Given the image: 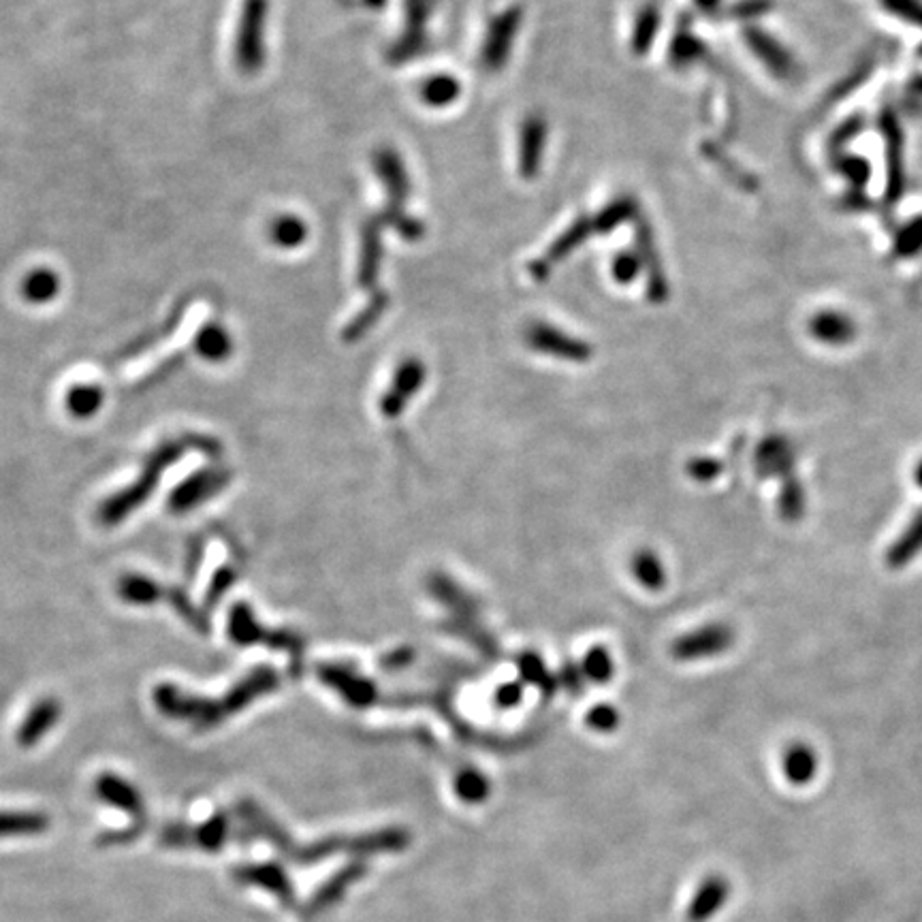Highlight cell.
I'll return each instance as SVG.
<instances>
[{
	"label": "cell",
	"mask_w": 922,
	"mask_h": 922,
	"mask_svg": "<svg viewBox=\"0 0 922 922\" xmlns=\"http://www.w3.org/2000/svg\"><path fill=\"white\" fill-rule=\"evenodd\" d=\"M278 683L280 679L276 671L269 669V666H259V669L250 671L242 681H237L225 696L203 698L184 692L176 683L163 681L154 688L152 698L154 707L161 711L165 718L186 722L197 730H210L229 720L233 713L244 711L248 705L257 701V698L274 692L278 688Z\"/></svg>",
	"instance_id": "obj_1"
},
{
	"label": "cell",
	"mask_w": 922,
	"mask_h": 922,
	"mask_svg": "<svg viewBox=\"0 0 922 922\" xmlns=\"http://www.w3.org/2000/svg\"><path fill=\"white\" fill-rule=\"evenodd\" d=\"M188 451H199L216 459L222 453V444L216 438L203 434H186L158 444V447L146 457V461H143L137 479L99 504L97 521L101 526L114 528L118 523L129 519L139 506L150 500L158 485H161L165 470L176 466Z\"/></svg>",
	"instance_id": "obj_2"
},
{
	"label": "cell",
	"mask_w": 922,
	"mask_h": 922,
	"mask_svg": "<svg viewBox=\"0 0 922 922\" xmlns=\"http://www.w3.org/2000/svg\"><path fill=\"white\" fill-rule=\"evenodd\" d=\"M94 792H97V797L101 801H105L111 807L122 809L124 814H129L133 818L131 829L107 833L99 841L101 846L124 844V841L135 839L143 831V826H146V803H143L139 788H135L129 780H124V777L116 773H103L97 777V782H94Z\"/></svg>",
	"instance_id": "obj_3"
},
{
	"label": "cell",
	"mask_w": 922,
	"mask_h": 922,
	"mask_svg": "<svg viewBox=\"0 0 922 922\" xmlns=\"http://www.w3.org/2000/svg\"><path fill=\"white\" fill-rule=\"evenodd\" d=\"M269 0H244L235 35V65L244 75L259 73L265 65V22Z\"/></svg>",
	"instance_id": "obj_4"
},
{
	"label": "cell",
	"mask_w": 922,
	"mask_h": 922,
	"mask_svg": "<svg viewBox=\"0 0 922 922\" xmlns=\"http://www.w3.org/2000/svg\"><path fill=\"white\" fill-rule=\"evenodd\" d=\"M735 645V630L724 622H711L683 634L673 645V656L681 662L720 658Z\"/></svg>",
	"instance_id": "obj_5"
},
{
	"label": "cell",
	"mask_w": 922,
	"mask_h": 922,
	"mask_svg": "<svg viewBox=\"0 0 922 922\" xmlns=\"http://www.w3.org/2000/svg\"><path fill=\"white\" fill-rule=\"evenodd\" d=\"M231 481V472L220 468V466H210L203 468L195 474H190L186 481H182L176 489L171 491V496L167 500L169 508L176 515H184L193 508L201 506L203 502H208L216 494H220Z\"/></svg>",
	"instance_id": "obj_6"
},
{
	"label": "cell",
	"mask_w": 922,
	"mask_h": 922,
	"mask_svg": "<svg viewBox=\"0 0 922 922\" xmlns=\"http://www.w3.org/2000/svg\"><path fill=\"white\" fill-rule=\"evenodd\" d=\"M229 637L237 645H254V643H267L269 647L280 649V651H289L291 656L297 654V643L291 637V634L284 632H272L263 628L257 619H254L252 609L244 602H237L235 607L229 611V622H227Z\"/></svg>",
	"instance_id": "obj_7"
},
{
	"label": "cell",
	"mask_w": 922,
	"mask_h": 922,
	"mask_svg": "<svg viewBox=\"0 0 922 922\" xmlns=\"http://www.w3.org/2000/svg\"><path fill=\"white\" fill-rule=\"evenodd\" d=\"M519 26H521L519 7L506 9L504 13L498 15V18H494V22L489 24L487 37L483 43V52H481V60L487 71L498 73L504 69L508 58H511Z\"/></svg>",
	"instance_id": "obj_8"
},
{
	"label": "cell",
	"mask_w": 922,
	"mask_h": 922,
	"mask_svg": "<svg viewBox=\"0 0 922 922\" xmlns=\"http://www.w3.org/2000/svg\"><path fill=\"white\" fill-rule=\"evenodd\" d=\"M526 340L534 351L558 357L562 361L585 363L592 357V348L587 342L568 336V333L555 329L547 323H532L526 331Z\"/></svg>",
	"instance_id": "obj_9"
},
{
	"label": "cell",
	"mask_w": 922,
	"mask_h": 922,
	"mask_svg": "<svg viewBox=\"0 0 922 922\" xmlns=\"http://www.w3.org/2000/svg\"><path fill=\"white\" fill-rule=\"evenodd\" d=\"M549 126L543 116L532 114L521 124L519 133V176L523 180H536L543 165V152L547 143Z\"/></svg>",
	"instance_id": "obj_10"
},
{
	"label": "cell",
	"mask_w": 922,
	"mask_h": 922,
	"mask_svg": "<svg viewBox=\"0 0 922 922\" xmlns=\"http://www.w3.org/2000/svg\"><path fill=\"white\" fill-rule=\"evenodd\" d=\"M634 225H637V254L643 269L647 272V297L654 301V304H662V301L669 297V282H666L664 269L658 257L654 233H651V227L643 218L634 220Z\"/></svg>",
	"instance_id": "obj_11"
},
{
	"label": "cell",
	"mask_w": 922,
	"mask_h": 922,
	"mask_svg": "<svg viewBox=\"0 0 922 922\" xmlns=\"http://www.w3.org/2000/svg\"><path fill=\"white\" fill-rule=\"evenodd\" d=\"M60 718H62V705L58 698L54 696L39 698V701L24 715L22 724L18 726V733H15V741H18L22 747L37 745L39 741L45 739V735L50 733V730L56 728Z\"/></svg>",
	"instance_id": "obj_12"
},
{
	"label": "cell",
	"mask_w": 922,
	"mask_h": 922,
	"mask_svg": "<svg viewBox=\"0 0 922 922\" xmlns=\"http://www.w3.org/2000/svg\"><path fill=\"white\" fill-rule=\"evenodd\" d=\"M432 7L434 0H406V30L391 50V60L406 62L421 54L425 45V22Z\"/></svg>",
	"instance_id": "obj_13"
},
{
	"label": "cell",
	"mask_w": 922,
	"mask_h": 922,
	"mask_svg": "<svg viewBox=\"0 0 922 922\" xmlns=\"http://www.w3.org/2000/svg\"><path fill=\"white\" fill-rule=\"evenodd\" d=\"M383 222L380 218H370L361 227V248H359V265H357V284L361 289L374 291L383 261Z\"/></svg>",
	"instance_id": "obj_14"
},
{
	"label": "cell",
	"mask_w": 922,
	"mask_h": 922,
	"mask_svg": "<svg viewBox=\"0 0 922 922\" xmlns=\"http://www.w3.org/2000/svg\"><path fill=\"white\" fill-rule=\"evenodd\" d=\"M374 169L376 176L383 182L387 195H389V205L393 208H404V203L410 195V180L406 167L402 163L400 154L391 148H380L374 152Z\"/></svg>",
	"instance_id": "obj_15"
},
{
	"label": "cell",
	"mask_w": 922,
	"mask_h": 922,
	"mask_svg": "<svg viewBox=\"0 0 922 922\" xmlns=\"http://www.w3.org/2000/svg\"><path fill=\"white\" fill-rule=\"evenodd\" d=\"M425 380V368L419 359H406L393 376V385L383 397V412L387 417H397L404 410L406 402L415 395Z\"/></svg>",
	"instance_id": "obj_16"
},
{
	"label": "cell",
	"mask_w": 922,
	"mask_h": 922,
	"mask_svg": "<svg viewBox=\"0 0 922 922\" xmlns=\"http://www.w3.org/2000/svg\"><path fill=\"white\" fill-rule=\"evenodd\" d=\"M797 464L792 442L784 436H769L756 451V470L760 476H786L792 479V470Z\"/></svg>",
	"instance_id": "obj_17"
},
{
	"label": "cell",
	"mask_w": 922,
	"mask_h": 922,
	"mask_svg": "<svg viewBox=\"0 0 922 922\" xmlns=\"http://www.w3.org/2000/svg\"><path fill=\"white\" fill-rule=\"evenodd\" d=\"M820 758L805 741H792L782 752V773L792 786H807L818 775Z\"/></svg>",
	"instance_id": "obj_18"
},
{
	"label": "cell",
	"mask_w": 922,
	"mask_h": 922,
	"mask_svg": "<svg viewBox=\"0 0 922 922\" xmlns=\"http://www.w3.org/2000/svg\"><path fill=\"white\" fill-rule=\"evenodd\" d=\"M922 553V508L910 519L903 532L886 549V566L901 570L910 566Z\"/></svg>",
	"instance_id": "obj_19"
},
{
	"label": "cell",
	"mask_w": 922,
	"mask_h": 922,
	"mask_svg": "<svg viewBox=\"0 0 922 922\" xmlns=\"http://www.w3.org/2000/svg\"><path fill=\"white\" fill-rule=\"evenodd\" d=\"M809 333L824 346H846L854 340L856 327L846 314L826 310L809 321Z\"/></svg>",
	"instance_id": "obj_20"
},
{
	"label": "cell",
	"mask_w": 922,
	"mask_h": 922,
	"mask_svg": "<svg viewBox=\"0 0 922 922\" xmlns=\"http://www.w3.org/2000/svg\"><path fill=\"white\" fill-rule=\"evenodd\" d=\"M745 41H747V45L752 47L754 54L762 62H765V65L777 77H790L794 73V60L790 58V54L773 37L765 35L762 30L747 28L745 30Z\"/></svg>",
	"instance_id": "obj_21"
},
{
	"label": "cell",
	"mask_w": 922,
	"mask_h": 922,
	"mask_svg": "<svg viewBox=\"0 0 922 922\" xmlns=\"http://www.w3.org/2000/svg\"><path fill=\"white\" fill-rule=\"evenodd\" d=\"M116 592L120 600L135 607H150L154 602L165 600V587L156 579L141 575V572H129L118 579Z\"/></svg>",
	"instance_id": "obj_22"
},
{
	"label": "cell",
	"mask_w": 922,
	"mask_h": 922,
	"mask_svg": "<svg viewBox=\"0 0 922 922\" xmlns=\"http://www.w3.org/2000/svg\"><path fill=\"white\" fill-rule=\"evenodd\" d=\"M730 895V886L722 876L707 878L701 888H698L696 897L692 899L688 918L692 922H707L711 916L718 914Z\"/></svg>",
	"instance_id": "obj_23"
},
{
	"label": "cell",
	"mask_w": 922,
	"mask_h": 922,
	"mask_svg": "<svg viewBox=\"0 0 922 922\" xmlns=\"http://www.w3.org/2000/svg\"><path fill=\"white\" fill-rule=\"evenodd\" d=\"M195 351L201 359L210 363L227 361L233 353L231 333L218 323H205L195 336Z\"/></svg>",
	"instance_id": "obj_24"
},
{
	"label": "cell",
	"mask_w": 922,
	"mask_h": 922,
	"mask_svg": "<svg viewBox=\"0 0 922 922\" xmlns=\"http://www.w3.org/2000/svg\"><path fill=\"white\" fill-rule=\"evenodd\" d=\"M592 218H587V216H579L575 222H572V225L558 237V240H555L549 250L543 254V259L551 269L553 265H558L560 261H564L570 252H575L587 237H590L592 233Z\"/></svg>",
	"instance_id": "obj_25"
},
{
	"label": "cell",
	"mask_w": 922,
	"mask_h": 922,
	"mask_svg": "<svg viewBox=\"0 0 922 922\" xmlns=\"http://www.w3.org/2000/svg\"><path fill=\"white\" fill-rule=\"evenodd\" d=\"M310 235V229L304 220L295 214H282L269 222L267 237L269 242L282 250H295L304 246Z\"/></svg>",
	"instance_id": "obj_26"
},
{
	"label": "cell",
	"mask_w": 922,
	"mask_h": 922,
	"mask_svg": "<svg viewBox=\"0 0 922 922\" xmlns=\"http://www.w3.org/2000/svg\"><path fill=\"white\" fill-rule=\"evenodd\" d=\"M103 404H105V391L99 385H92V383L73 385L65 395L67 412L75 419L94 417Z\"/></svg>",
	"instance_id": "obj_27"
},
{
	"label": "cell",
	"mask_w": 922,
	"mask_h": 922,
	"mask_svg": "<svg viewBox=\"0 0 922 922\" xmlns=\"http://www.w3.org/2000/svg\"><path fill=\"white\" fill-rule=\"evenodd\" d=\"M389 308V295L383 291V289H374L372 291V297L368 301V306H365L355 319L346 325L344 333H342V338L346 342H353V340H359L361 336H365V333H368L378 321H380V316L385 314V310Z\"/></svg>",
	"instance_id": "obj_28"
},
{
	"label": "cell",
	"mask_w": 922,
	"mask_h": 922,
	"mask_svg": "<svg viewBox=\"0 0 922 922\" xmlns=\"http://www.w3.org/2000/svg\"><path fill=\"white\" fill-rule=\"evenodd\" d=\"M60 293V278L52 272V269L39 267L35 272H30L24 282H22V295L26 301L35 306H43L54 301Z\"/></svg>",
	"instance_id": "obj_29"
},
{
	"label": "cell",
	"mask_w": 922,
	"mask_h": 922,
	"mask_svg": "<svg viewBox=\"0 0 922 922\" xmlns=\"http://www.w3.org/2000/svg\"><path fill=\"white\" fill-rule=\"evenodd\" d=\"M639 218V208H637V201H634L632 197H617L615 201H611L607 208H602L600 214L592 220V229L600 235H607L611 231H615L617 227H622L624 222H634Z\"/></svg>",
	"instance_id": "obj_30"
},
{
	"label": "cell",
	"mask_w": 922,
	"mask_h": 922,
	"mask_svg": "<svg viewBox=\"0 0 922 922\" xmlns=\"http://www.w3.org/2000/svg\"><path fill=\"white\" fill-rule=\"evenodd\" d=\"M50 820L39 812H0V839L39 835L47 831Z\"/></svg>",
	"instance_id": "obj_31"
},
{
	"label": "cell",
	"mask_w": 922,
	"mask_h": 922,
	"mask_svg": "<svg viewBox=\"0 0 922 922\" xmlns=\"http://www.w3.org/2000/svg\"><path fill=\"white\" fill-rule=\"evenodd\" d=\"M461 94V84L453 75H434L421 86V101L427 107L442 109L453 105Z\"/></svg>",
	"instance_id": "obj_32"
},
{
	"label": "cell",
	"mask_w": 922,
	"mask_h": 922,
	"mask_svg": "<svg viewBox=\"0 0 922 922\" xmlns=\"http://www.w3.org/2000/svg\"><path fill=\"white\" fill-rule=\"evenodd\" d=\"M658 28H660V11H658V7L656 5H645L639 11L637 20H634V30H632V39H630L632 52L637 56H645L649 52V47L654 45V41H656Z\"/></svg>",
	"instance_id": "obj_33"
},
{
	"label": "cell",
	"mask_w": 922,
	"mask_h": 922,
	"mask_svg": "<svg viewBox=\"0 0 922 922\" xmlns=\"http://www.w3.org/2000/svg\"><path fill=\"white\" fill-rule=\"evenodd\" d=\"M165 600L169 602V607H173V611H176L186 624L193 626L199 634H208L210 632L208 615H205L197 607V604H193V600H190V596L186 594L184 587H180V585L165 587Z\"/></svg>",
	"instance_id": "obj_34"
},
{
	"label": "cell",
	"mask_w": 922,
	"mask_h": 922,
	"mask_svg": "<svg viewBox=\"0 0 922 922\" xmlns=\"http://www.w3.org/2000/svg\"><path fill=\"white\" fill-rule=\"evenodd\" d=\"M632 572L637 581L645 587V590L658 592L666 585V570L662 560L654 551H641L634 555L632 560Z\"/></svg>",
	"instance_id": "obj_35"
},
{
	"label": "cell",
	"mask_w": 922,
	"mask_h": 922,
	"mask_svg": "<svg viewBox=\"0 0 922 922\" xmlns=\"http://www.w3.org/2000/svg\"><path fill=\"white\" fill-rule=\"evenodd\" d=\"M227 833H229L227 818L222 814H216L210 820H205L201 826H197V829L193 831V844H197L203 850L214 852L222 844H225Z\"/></svg>",
	"instance_id": "obj_36"
},
{
	"label": "cell",
	"mask_w": 922,
	"mask_h": 922,
	"mask_svg": "<svg viewBox=\"0 0 922 922\" xmlns=\"http://www.w3.org/2000/svg\"><path fill=\"white\" fill-rule=\"evenodd\" d=\"M380 222H383V225H391L406 242H419L425 235V227L417 218L408 216L402 208H393V205H387V210L380 214Z\"/></svg>",
	"instance_id": "obj_37"
},
{
	"label": "cell",
	"mask_w": 922,
	"mask_h": 922,
	"mask_svg": "<svg viewBox=\"0 0 922 922\" xmlns=\"http://www.w3.org/2000/svg\"><path fill=\"white\" fill-rule=\"evenodd\" d=\"M884 131H886V139H888V152L893 154V158H890V197H897L901 193V171H899V165H901V139H899V129H897V122L893 116H884Z\"/></svg>",
	"instance_id": "obj_38"
},
{
	"label": "cell",
	"mask_w": 922,
	"mask_h": 922,
	"mask_svg": "<svg viewBox=\"0 0 922 922\" xmlns=\"http://www.w3.org/2000/svg\"><path fill=\"white\" fill-rule=\"evenodd\" d=\"M703 54V45L694 39L688 30H679L671 45V62L675 67H686L690 62L698 60Z\"/></svg>",
	"instance_id": "obj_39"
},
{
	"label": "cell",
	"mask_w": 922,
	"mask_h": 922,
	"mask_svg": "<svg viewBox=\"0 0 922 922\" xmlns=\"http://www.w3.org/2000/svg\"><path fill=\"white\" fill-rule=\"evenodd\" d=\"M641 272H643V265H641L639 254L628 252V250L615 254V259L611 263V276L617 284H630L639 278Z\"/></svg>",
	"instance_id": "obj_40"
},
{
	"label": "cell",
	"mask_w": 922,
	"mask_h": 922,
	"mask_svg": "<svg viewBox=\"0 0 922 922\" xmlns=\"http://www.w3.org/2000/svg\"><path fill=\"white\" fill-rule=\"evenodd\" d=\"M780 502H782V506H780L782 515L786 519L801 517L803 508H805V489L797 479H794V476L786 481V489L782 491Z\"/></svg>",
	"instance_id": "obj_41"
},
{
	"label": "cell",
	"mask_w": 922,
	"mask_h": 922,
	"mask_svg": "<svg viewBox=\"0 0 922 922\" xmlns=\"http://www.w3.org/2000/svg\"><path fill=\"white\" fill-rule=\"evenodd\" d=\"M583 669L592 679L607 681L613 675V660L607 651H604V647H596L592 654H587Z\"/></svg>",
	"instance_id": "obj_42"
},
{
	"label": "cell",
	"mask_w": 922,
	"mask_h": 922,
	"mask_svg": "<svg viewBox=\"0 0 922 922\" xmlns=\"http://www.w3.org/2000/svg\"><path fill=\"white\" fill-rule=\"evenodd\" d=\"M722 470H724L722 461L720 459H711V457H696V459L690 461V466H688L690 476L698 483L715 481L722 474Z\"/></svg>",
	"instance_id": "obj_43"
},
{
	"label": "cell",
	"mask_w": 922,
	"mask_h": 922,
	"mask_svg": "<svg viewBox=\"0 0 922 922\" xmlns=\"http://www.w3.org/2000/svg\"><path fill=\"white\" fill-rule=\"evenodd\" d=\"M922 248V218L914 220L912 225L905 227L897 237V252L903 257H912Z\"/></svg>",
	"instance_id": "obj_44"
},
{
	"label": "cell",
	"mask_w": 922,
	"mask_h": 922,
	"mask_svg": "<svg viewBox=\"0 0 922 922\" xmlns=\"http://www.w3.org/2000/svg\"><path fill=\"white\" fill-rule=\"evenodd\" d=\"M161 844L165 848H188L193 844V829L180 822H171L161 831Z\"/></svg>",
	"instance_id": "obj_45"
},
{
	"label": "cell",
	"mask_w": 922,
	"mask_h": 922,
	"mask_svg": "<svg viewBox=\"0 0 922 922\" xmlns=\"http://www.w3.org/2000/svg\"><path fill=\"white\" fill-rule=\"evenodd\" d=\"M882 5L890 13L899 15L901 20H908L912 24L922 26V3H920V0H882Z\"/></svg>",
	"instance_id": "obj_46"
},
{
	"label": "cell",
	"mask_w": 922,
	"mask_h": 922,
	"mask_svg": "<svg viewBox=\"0 0 922 922\" xmlns=\"http://www.w3.org/2000/svg\"><path fill=\"white\" fill-rule=\"evenodd\" d=\"M233 583H235V570L233 568L225 566V568H220L216 572L212 583H210V590H208V594H205V600H208L210 607H214V604L222 598V594H225Z\"/></svg>",
	"instance_id": "obj_47"
},
{
	"label": "cell",
	"mask_w": 922,
	"mask_h": 922,
	"mask_svg": "<svg viewBox=\"0 0 922 922\" xmlns=\"http://www.w3.org/2000/svg\"><path fill=\"white\" fill-rule=\"evenodd\" d=\"M590 724L598 730H611L613 726H617V711H613L611 707H596L592 709L590 713Z\"/></svg>",
	"instance_id": "obj_48"
},
{
	"label": "cell",
	"mask_w": 922,
	"mask_h": 922,
	"mask_svg": "<svg viewBox=\"0 0 922 922\" xmlns=\"http://www.w3.org/2000/svg\"><path fill=\"white\" fill-rule=\"evenodd\" d=\"M844 173L854 184H865L869 178V169L861 158H848V161L844 163Z\"/></svg>",
	"instance_id": "obj_49"
},
{
	"label": "cell",
	"mask_w": 922,
	"mask_h": 922,
	"mask_svg": "<svg viewBox=\"0 0 922 922\" xmlns=\"http://www.w3.org/2000/svg\"><path fill=\"white\" fill-rule=\"evenodd\" d=\"M459 790H461V794H464V797L476 799V797H481V792L485 790V784L481 782V777L466 775V777H461V780H459Z\"/></svg>",
	"instance_id": "obj_50"
},
{
	"label": "cell",
	"mask_w": 922,
	"mask_h": 922,
	"mask_svg": "<svg viewBox=\"0 0 922 922\" xmlns=\"http://www.w3.org/2000/svg\"><path fill=\"white\" fill-rule=\"evenodd\" d=\"M765 9H769L767 3H762V0H754V3H745V5H741L737 11H741L743 18H750V15L760 13V11H765Z\"/></svg>",
	"instance_id": "obj_51"
},
{
	"label": "cell",
	"mask_w": 922,
	"mask_h": 922,
	"mask_svg": "<svg viewBox=\"0 0 922 922\" xmlns=\"http://www.w3.org/2000/svg\"><path fill=\"white\" fill-rule=\"evenodd\" d=\"M694 3H696V7H698V9H703V11L711 13V11L718 9L720 0H694Z\"/></svg>",
	"instance_id": "obj_52"
},
{
	"label": "cell",
	"mask_w": 922,
	"mask_h": 922,
	"mask_svg": "<svg viewBox=\"0 0 922 922\" xmlns=\"http://www.w3.org/2000/svg\"><path fill=\"white\" fill-rule=\"evenodd\" d=\"M912 479H914V485L918 489H922V457L916 461V466L912 470Z\"/></svg>",
	"instance_id": "obj_53"
},
{
	"label": "cell",
	"mask_w": 922,
	"mask_h": 922,
	"mask_svg": "<svg viewBox=\"0 0 922 922\" xmlns=\"http://www.w3.org/2000/svg\"><path fill=\"white\" fill-rule=\"evenodd\" d=\"M365 3H368L370 7H376V9H380V7H383V5L387 3V0H365Z\"/></svg>",
	"instance_id": "obj_54"
}]
</instances>
